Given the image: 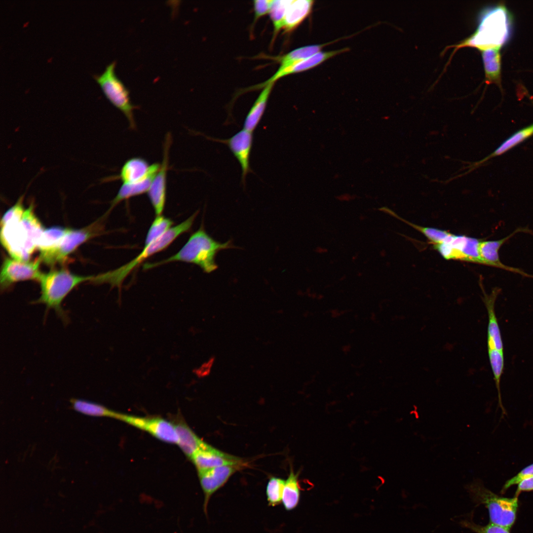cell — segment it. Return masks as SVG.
<instances>
[{
  "label": "cell",
  "instance_id": "cell-35",
  "mask_svg": "<svg viewBox=\"0 0 533 533\" xmlns=\"http://www.w3.org/2000/svg\"><path fill=\"white\" fill-rule=\"evenodd\" d=\"M533 476V463L522 469L515 476L506 481L502 489L504 493L513 485L518 484L522 480Z\"/></svg>",
  "mask_w": 533,
  "mask_h": 533
},
{
  "label": "cell",
  "instance_id": "cell-19",
  "mask_svg": "<svg viewBox=\"0 0 533 533\" xmlns=\"http://www.w3.org/2000/svg\"><path fill=\"white\" fill-rule=\"evenodd\" d=\"M347 50L348 48H344L327 52L320 51L308 59L293 63L283 68H279L271 77L262 84L258 85L256 88L264 87L269 83L275 82L277 79L287 75L309 70L320 64L329 58L346 51Z\"/></svg>",
  "mask_w": 533,
  "mask_h": 533
},
{
  "label": "cell",
  "instance_id": "cell-36",
  "mask_svg": "<svg viewBox=\"0 0 533 533\" xmlns=\"http://www.w3.org/2000/svg\"><path fill=\"white\" fill-rule=\"evenodd\" d=\"M272 0H256L253 1L255 20L269 12Z\"/></svg>",
  "mask_w": 533,
  "mask_h": 533
},
{
  "label": "cell",
  "instance_id": "cell-24",
  "mask_svg": "<svg viewBox=\"0 0 533 533\" xmlns=\"http://www.w3.org/2000/svg\"><path fill=\"white\" fill-rule=\"evenodd\" d=\"M155 175L150 176L139 182L129 184H123L114 198L111 201L110 207L105 214L107 215L109 214L111 211L121 201L148 192Z\"/></svg>",
  "mask_w": 533,
  "mask_h": 533
},
{
  "label": "cell",
  "instance_id": "cell-9",
  "mask_svg": "<svg viewBox=\"0 0 533 533\" xmlns=\"http://www.w3.org/2000/svg\"><path fill=\"white\" fill-rule=\"evenodd\" d=\"M482 239L452 233L442 243L433 244L434 249L446 260H455L485 265L479 251Z\"/></svg>",
  "mask_w": 533,
  "mask_h": 533
},
{
  "label": "cell",
  "instance_id": "cell-1",
  "mask_svg": "<svg viewBox=\"0 0 533 533\" xmlns=\"http://www.w3.org/2000/svg\"><path fill=\"white\" fill-rule=\"evenodd\" d=\"M511 24V16L504 5L499 4L484 9L480 15L476 31L459 43L447 46L443 52L454 48L451 59L458 49L463 47L476 48L481 51L491 48L500 49L510 37Z\"/></svg>",
  "mask_w": 533,
  "mask_h": 533
},
{
  "label": "cell",
  "instance_id": "cell-11",
  "mask_svg": "<svg viewBox=\"0 0 533 533\" xmlns=\"http://www.w3.org/2000/svg\"><path fill=\"white\" fill-rule=\"evenodd\" d=\"M118 419L145 431L158 440L178 444V436L173 423L159 417H141L119 413Z\"/></svg>",
  "mask_w": 533,
  "mask_h": 533
},
{
  "label": "cell",
  "instance_id": "cell-5",
  "mask_svg": "<svg viewBox=\"0 0 533 533\" xmlns=\"http://www.w3.org/2000/svg\"><path fill=\"white\" fill-rule=\"evenodd\" d=\"M93 275L76 274L64 267L42 273L38 281L40 295L35 303L44 305L47 309L54 310L62 319L67 320L66 312L61 306L63 301L75 287L83 282L91 281Z\"/></svg>",
  "mask_w": 533,
  "mask_h": 533
},
{
  "label": "cell",
  "instance_id": "cell-38",
  "mask_svg": "<svg viewBox=\"0 0 533 533\" xmlns=\"http://www.w3.org/2000/svg\"><path fill=\"white\" fill-rule=\"evenodd\" d=\"M518 485L515 496H518L522 492L533 491V476L522 480Z\"/></svg>",
  "mask_w": 533,
  "mask_h": 533
},
{
  "label": "cell",
  "instance_id": "cell-31",
  "mask_svg": "<svg viewBox=\"0 0 533 533\" xmlns=\"http://www.w3.org/2000/svg\"><path fill=\"white\" fill-rule=\"evenodd\" d=\"M173 221L169 218L162 215L156 216L148 231L144 246L153 243L161 237L173 227Z\"/></svg>",
  "mask_w": 533,
  "mask_h": 533
},
{
  "label": "cell",
  "instance_id": "cell-13",
  "mask_svg": "<svg viewBox=\"0 0 533 533\" xmlns=\"http://www.w3.org/2000/svg\"><path fill=\"white\" fill-rule=\"evenodd\" d=\"M245 466L227 465L197 471L199 483L204 494L203 509L206 515L212 495L223 487L233 474Z\"/></svg>",
  "mask_w": 533,
  "mask_h": 533
},
{
  "label": "cell",
  "instance_id": "cell-26",
  "mask_svg": "<svg viewBox=\"0 0 533 533\" xmlns=\"http://www.w3.org/2000/svg\"><path fill=\"white\" fill-rule=\"evenodd\" d=\"M298 476V473H295L293 470L291 469L289 476L285 480L282 503L287 511L294 509L299 503L300 489Z\"/></svg>",
  "mask_w": 533,
  "mask_h": 533
},
{
  "label": "cell",
  "instance_id": "cell-15",
  "mask_svg": "<svg viewBox=\"0 0 533 533\" xmlns=\"http://www.w3.org/2000/svg\"><path fill=\"white\" fill-rule=\"evenodd\" d=\"M197 471L227 465L247 466L242 458L226 453L204 442L190 458Z\"/></svg>",
  "mask_w": 533,
  "mask_h": 533
},
{
  "label": "cell",
  "instance_id": "cell-2",
  "mask_svg": "<svg viewBox=\"0 0 533 533\" xmlns=\"http://www.w3.org/2000/svg\"><path fill=\"white\" fill-rule=\"evenodd\" d=\"M232 248L236 247L230 240L221 243L214 240L206 232L202 225L176 254L158 262L147 263L143 268L146 270L171 262H183L195 264L204 272L209 273L218 268L215 262L217 253L222 250Z\"/></svg>",
  "mask_w": 533,
  "mask_h": 533
},
{
  "label": "cell",
  "instance_id": "cell-18",
  "mask_svg": "<svg viewBox=\"0 0 533 533\" xmlns=\"http://www.w3.org/2000/svg\"><path fill=\"white\" fill-rule=\"evenodd\" d=\"M159 163L150 165L143 158L135 157L128 159L121 167L117 178L123 184H133L155 175L160 167Z\"/></svg>",
  "mask_w": 533,
  "mask_h": 533
},
{
  "label": "cell",
  "instance_id": "cell-10",
  "mask_svg": "<svg viewBox=\"0 0 533 533\" xmlns=\"http://www.w3.org/2000/svg\"><path fill=\"white\" fill-rule=\"evenodd\" d=\"M40 263L38 258L32 261H23L11 257H4L0 269L1 289L6 290L20 281H38L42 273L39 269Z\"/></svg>",
  "mask_w": 533,
  "mask_h": 533
},
{
  "label": "cell",
  "instance_id": "cell-4",
  "mask_svg": "<svg viewBox=\"0 0 533 533\" xmlns=\"http://www.w3.org/2000/svg\"><path fill=\"white\" fill-rule=\"evenodd\" d=\"M198 213L196 211L180 224L173 226L153 243L145 246L142 251L134 259L117 268L94 275L91 282L96 284H109L120 288L126 277L145 260L167 248L181 234L189 231Z\"/></svg>",
  "mask_w": 533,
  "mask_h": 533
},
{
  "label": "cell",
  "instance_id": "cell-37",
  "mask_svg": "<svg viewBox=\"0 0 533 533\" xmlns=\"http://www.w3.org/2000/svg\"><path fill=\"white\" fill-rule=\"evenodd\" d=\"M471 526L472 529L478 533H510L508 529L491 523L485 527Z\"/></svg>",
  "mask_w": 533,
  "mask_h": 533
},
{
  "label": "cell",
  "instance_id": "cell-6",
  "mask_svg": "<svg viewBox=\"0 0 533 533\" xmlns=\"http://www.w3.org/2000/svg\"><path fill=\"white\" fill-rule=\"evenodd\" d=\"M105 217L106 216L103 215L97 221L81 228H71L56 245L40 251L38 258L41 263L51 266L56 264L63 263L80 245L103 232V222Z\"/></svg>",
  "mask_w": 533,
  "mask_h": 533
},
{
  "label": "cell",
  "instance_id": "cell-8",
  "mask_svg": "<svg viewBox=\"0 0 533 533\" xmlns=\"http://www.w3.org/2000/svg\"><path fill=\"white\" fill-rule=\"evenodd\" d=\"M116 62L108 65L103 73L94 75L93 78L99 85L105 96L127 118L130 129H135L136 123L133 111L138 109L130 100L129 91L122 81L117 76L115 69Z\"/></svg>",
  "mask_w": 533,
  "mask_h": 533
},
{
  "label": "cell",
  "instance_id": "cell-27",
  "mask_svg": "<svg viewBox=\"0 0 533 533\" xmlns=\"http://www.w3.org/2000/svg\"><path fill=\"white\" fill-rule=\"evenodd\" d=\"M74 410L85 415L93 417H107L117 419L119 413L106 407L83 400L72 399L70 401Z\"/></svg>",
  "mask_w": 533,
  "mask_h": 533
},
{
  "label": "cell",
  "instance_id": "cell-22",
  "mask_svg": "<svg viewBox=\"0 0 533 533\" xmlns=\"http://www.w3.org/2000/svg\"><path fill=\"white\" fill-rule=\"evenodd\" d=\"M274 84L272 82L264 86L246 116L244 129L252 132L256 129L264 115Z\"/></svg>",
  "mask_w": 533,
  "mask_h": 533
},
{
  "label": "cell",
  "instance_id": "cell-34",
  "mask_svg": "<svg viewBox=\"0 0 533 533\" xmlns=\"http://www.w3.org/2000/svg\"><path fill=\"white\" fill-rule=\"evenodd\" d=\"M24 195H22L16 202L9 208L2 216L0 221L1 228L13 222L19 221L26 209L23 205Z\"/></svg>",
  "mask_w": 533,
  "mask_h": 533
},
{
  "label": "cell",
  "instance_id": "cell-3",
  "mask_svg": "<svg viewBox=\"0 0 533 533\" xmlns=\"http://www.w3.org/2000/svg\"><path fill=\"white\" fill-rule=\"evenodd\" d=\"M44 229L32 203L19 221L1 228V242L11 257L28 261L32 254L38 249V240Z\"/></svg>",
  "mask_w": 533,
  "mask_h": 533
},
{
  "label": "cell",
  "instance_id": "cell-7",
  "mask_svg": "<svg viewBox=\"0 0 533 533\" xmlns=\"http://www.w3.org/2000/svg\"><path fill=\"white\" fill-rule=\"evenodd\" d=\"M469 490L478 501L488 508L490 523L508 530L514 524L518 506V496H499L486 489L478 482L470 486Z\"/></svg>",
  "mask_w": 533,
  "mask_h": 533
},
{
  "label": "cell",
  "instance_id": "cell-16",
  "mask_svg": "<svg viewBox=\"0 0 533 533\" xmlns=\"http://www.w3.org/2000/svg\"><path fill=\"white\" fill-rule=\"evenodd\" d=\"M530 230L526 228H519L506 237L495 240H483L480 242L479 251L480 255L486 266L498 268L508 271L517 273L523 276L533 278V275L529 274L519 268L507 266L503 264L499 256V250L501 246L516 233L523 232L530 233Z\"/></svg>",
  "mask_w": 533,
  "mask_h": 533
},
{
  "label": "cell",
  "instance_id": "cell-25",
  "mask_svg": "<svg viewBox=\"0 0 533 533\" xmlns=\"http://www.w3.org/2000/svg\"><path fill=\"white\" fill-rule=\"evenodd\" d=\"M327 44H314L307 45L295 49L281 56L273 58L278 62L283 68L293 63L308 59L321 51V50Z\"/></svg>",
  "mask_w": 533,
  "mask_h": 533
},
{
  "label": "cell",
  "instance_id": "cell-23",
  "mask_svg": "<svg viewBox=\"0 0 533 533\" xmlns=\"http://www.w3.org/2000/svg\"><path fill=\"white\" fill-rule=\"evenodd\" d=\"M498 48L482 51L486 83L500 84L501 55Z\"/></svg>",
  "mask_w": 533,
  "mask_h": 533
},
{
  "label": "cell",
  "instance_id": "cell-14",
  "mask_svg": "<svg viewBox=\"0 0 533 533\" xmlns=\"http://www.w3.org/2000/svg\"><path fill=\"white\" fill-rule=\"evenodd\" d=\"M171 141V134L167 133L163 145L162 162L147 192L156 216L162 215L166 202L169 152Z\"/></svg>",
  "mask_w": 533,
  "mask_h": 533
},
{
  "label": "cell",
  "instance_id": "cell-20",
  "mask_svg": "<svg viewBox=\"0 0 533 533\" xmlns=\"http://www.w3.org/2000/svg\"><path fill=\"white\" fill-rule=\"evenodd\" d=\"M174 424L178 436L177 444L185 455L190 459L205 442L182 419H177Z\"/></svg>",
  "mask_w": 533,
  "mask_h": 533
},
{
  "label": "cell",
  "instance_id": "cell-21",
  "mask_svg": "<svg viewBox=\"0 0 533 533\" xmlns=\"http://www.w3.org/2000/svg\"><path fill=\"white\" fill-rule=\"evenodd\" d=\"M313 1L292 0L289 5L283 22V29L289 32L296 28L310 13Z\"/></svg>",
  "mask_w": 533,
  "mask_h": 533
},
{
  "label": "cell",
  "instance_id": "cell-32",
  "mask_svg": "<svg viewBox=\"0 0 533 533\" xmlns=\"http://www.w3.org/2000/svg\"><path fill=\"white\" fill-rule=\"evenodd\" d=\"M285 480L283 479L271 477L269 478L266 487V495L268 505L274 507L282 502L283 493Z\"/></svg>",
  "mask_w": 533,
  "mask_h": 533
},
{
  "label": "cell",
  "instance_id": "cell-12",
  "mask_svg": "<svg viewBox=\"0 0 533 533\" xmlns=\"http://www.w3.org/2000/svg\"><path fill=\"white\" fill-rule=\"evenodd\" d=\"M206 139L227 145L239 162L241 169V184L246 186L247 175L252 173L250 159L253 143V132L243 129L227 139L202 135Z\"/></svg>",
  "mask_w": 533,
  "mask_h": 533
},
{
  "label": "cell",
  "instance_id": "cell-33",
  "mask_svg": "<svg viewBox=\"0 0 533 533\" xmlns=\"http://www.w3.org/2000/svg\"><path fill=\"white\" fill-rule=\"evenodd\" d=\"M292 1L272 0L269 13L272 22L274 35H276L283 28L285 14Z\"/></svg>",
  "mask_w": 533,
  "mask_h": 533
},
{
  "label": "cell",
  "instance_id": "cell-29",
  "mask_svg": "<svg viewBox=\"0 0 533 533\" xmlns=\"http://www.w3.org/2000/svg\"><path fill=\"white\" fill-rule=\"evenodd\" d=\"M488 352L490 365L494 377V379L498 392V405L501 409L502 414L506 415V411L502 403L500 390V380L504 365L503 352L495 349H488Z\"/></svg>",
  "mask_w": 533,
  "mask_h": 533
},
{
  "label": "cell",
  "instance_id": "cell-17",
  "mask_svg": "<svg viewBox=\"0 0 533 533\" xmlns=\"http://www.w3.org/2000/svg\"><path fill=\"white\" fill-rule=\"evenodd\" d=\"M479 283L483 293V301L486 306L488 315L487 330L488 349H495L503 352V345L499 325L495 312V303L501 289L495 287L490 294L484 290L480 280Z\"/></svg>",
  "mask_w": 533,
  "mask_h": 533
},
{
  "label": "cell",
  "instance_id": "cell-28",
  "mask_svg": "<svg viewBox=\"0 0 533 533\" xmlns=\"http://www.w3.org/2000/svg\"><path fill=\"white\" fill-rule=\"evenodd\" d=\"M532 135H533V124L516 132L501 143L489 156L478 162L475 163L476 164L475 166H477L478 164L485 162L490 158L503 154Z\"/></svg>",
  "mask_w": 533,
  "mask_h": 533
},
{
  "label": "cell",
  "instance_id": "cell-30",
  "mask_svg": "<svg viewBox=\"0 0 533 533\" xmlns=\"http://www.w3.org/2000/svg\"><path fill=\"white\" fill-rule=\"evenodd\" d=\"M71 228L57 226L44 228L38 240V249L40 251L55 246Z\"/></svg>",
  "mask_w": 533,
  "mask_h": 533
}]
</instances>
